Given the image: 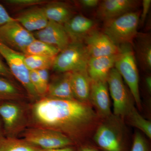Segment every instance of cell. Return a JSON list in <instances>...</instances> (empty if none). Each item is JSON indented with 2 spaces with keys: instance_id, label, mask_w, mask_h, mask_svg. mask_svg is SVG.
<instances>
[{
  "instance_id": "15",
  "label": "cell",
  "mask_w": 151,
  "mask_h": 151,
  "mask_svg": "<svg viewBox=\"0 0 151 151\" xmlns=\"http://www.w3.org/2000/svg\"><path fill=\"white\" fill-rule=\"evenodd\" d=\"M63 26L70 42H83L87 35L97 29L94 21L80 14L73 16Z\"/></svg>"
},
{
  "instance_id": "16",
  "label": "cell",
  "mask_w": 151,
  "mask_h": 151,
  "mask_svg": "<svg viewBox=\"0 0 151 151\" xmlns=\"http://www.w3.org/2000/svg\"><path fill=\"white\" fill-rule=\"evenodd\" d=\"M118 53L89 58L86 70L92 81H107L110 71L114 67Z\"/></svg>"
},
{
  "instance_id": "30",
  "label": "cell",
  "mask_w": 151,
  "mask_h": 151,
  "mask_svg": "<svg viewBox=\"0 0 151 151\" xmlns=\"http://www.w3.org/2000/svg\"><path fill=\"white\" fill-rule=\"evenodd\" d=\"M0 76L13 81L14 77L7 65L4 63L0 56Z\"/></svg>"
},
{
  "instance_id": "6",
  "label": "cell",
  "mask_w": 151,
  "mask_h": 151,
  "mask_svg": "<svg viewBox=\"0 0 151 151\" xmlns=\"http://www.w3.org/2000/svg\"><path fill=\"white\" fill-rule=\"evenodd\" d=\"M0 55L4 58L14 78L21 84L28 96L35 102L40 99L30 79V70L24 62V54L0 43Z\"/></svg>"
},
{
  "instance_id": "10",
  "label": "cell",
  "mask_w": 151,
  "mask_h": 151,
  "mask_svg": "<svg viewBox=\"0 0 151 151\" xmlns=\"http://www.w3.org/2000/svg\"><path fill=\"white\" fill-rule=\"evenodd\" d=\"M35 39L33 33L15 19L0 27V43L19 52L24 54L27 47Z\"/></svg>"
},
{
  "instance_id": "12",
  "label": "cell",
  "mask_w": 151,
  "mask_h": 151,
  "mask_svg": "<svg viewBox=\"0 0 151 151\" xmlns=\"http://www.w3.org/2000/svg\"><path fill=\"white\" fill-rule=\"evenodd\" d=\"M89 103L101 119L113 113L107 81H92Z\"/></svg>"
},
{
  "instance_id": "25",
  "label": "cell",
  "mask_w": 151,
  "mask_h": 151,
  "mask_svg": "<svg viewBox=\"0 0 151 151\" xmlns=\"http://www.w3.org/2000/svg\"><path fill=\"white\" fill-rule=\"evenodd\" d=\"M124 119L133 127L142 131L149 139H151V122L146 120L139 113L135 107Z\"/></svg>"
},
{
  "instance_id": "35",
  "label": "cell",
  "mask_w": 151,
  "mask_h": 151,
  "mask_svg": "<svg viewBox=\"0 0 151 151\" xmlns=\"http://www.w3.org/2000/svg\"><path fill=\"white\" fill-rule=\"evenodd\" d=\"M76 151H100L99 150L94 147L89 145V144H84L83 145L78 146V148L77 149Z\"/></svg>"
},
{
  "instance_id": "20",
  "label": "cell",
  "mask_w": 151,
  "mask_h": 151,
  "mask_svg": "<svg viewBox=\"0 0 151 151\" xmlns=\"http://www.w3.org/2000/svg\"><path fill=\"white\" fill-rule=\"evenodd\" d=\"M135 57L146 70L151 69V41L149 34L138 33L133 44Z\"/></svg>"
},
{
  "instance_id": "36",
  "label": "cell",
  "mask_w": 151,
  "mask_h": 151,
  "mask_svg": "<svg viewBox=\"0 0 151 151\" xmlns=\"http://www.w3.org/2000/svg\"><path fill=\"white\" fill-rule=\"evenodd\" d=\"M77 148L76 146L65 147L60 148L50 149V150H41L40 151H76Z\"/></svg>"
},
{
  "instance_id": "17",
  "label": "cell",
  "mask_w": 151,
  "mask_h": 151,
  "mask_svg": "<svg viewBox=\"0 0 151 151\" xmlns=\"http://www.w3.org/2000/svg\"><path fill=\"white\" fill-rule=\"evenodd\" d=\"M15 19L26 29L32 33L42 29L49 22L43 7H34L28 9Z\"/></svg>"
},
{
  "instance_id": "38",
  "label": "cell",
  "mask_w": 151,
  "mask_h": 151,
  "mask_svg": "<svg viewBox=\"0 0 151 151\" xmlns=\"http://www.w3.org/2000/svg\"><path fill=\"white\" fill-rule=\"evenodd\" d=\"M4 136V127L1 119L0 118V138Z\"/></svg>"
},
{
  "instance_id": "27",
  "label": "cell",
  "mask_w": 151,
  "mask_h": 151,
  "mask_svg": "<svg viewBox=\"0 0 151 151\" xmlns=\"http://www.w3.org/2000/svg\"><path fill=\"white\" fill-rule=\"evenodd\" d=\"M30 79L32 86L40 98L45 97L47 88L42 83L36 70H30Z\"/></svg>"
},
{
  "instance_id": "13",
  "label": "cell",
  "mask_w": 151,
  "mask_h": 151,
  "mask_svg": "<svg viewBox=\"0 0 151 151\" xmlns=\"http://www.w3.org/2000/svg\"><path fill=\"white\" fill-rule=\"evenodd\" d=\"M139 4L135 0H105L98 5L97 16L105 22L135 11Z\"/></svg>"
},
{
  "instance_id": "1",
  "label": "cell",
  "mask_w": 151,
  "mask_h": 151,
  "mask_svg": "<svg viewBox=\"0 0 151 151\" xmlns=\"http://www.w3.org/2000/svg\"><path fill=\"white\" fill-rule=\"evenodd\" d=\"M31 115L35 127L60 132L78 146L87 143L102 120L90 103L48 97L35 102Z\"/></svg>"
},
{
  "instance_id": "7",
  "label": "cell",
  "mask_w": 151,
  "mask_h": 151,
  "mask_svg": "<svg viewBox=\"0 0 151 151\" xmlns=\"http://www.w3.org/2000/svg\"><path fill=\"white\" fill-rule=\"evenodd\" d=\"M18 101L0 102V118L4 127V136L17 137L23 132L28 124V116L24 106Z\"/></svg>"
},
{
  "instance_id": "3",
  "label": "cell",
  "mask_w": 151,
  "mask_h": 151,
  "mask_svg": "<svg viewBox=\"0 0 151 151\" xmlns=\"http://www.w3.org/2000/svg\"><path fill=\"white\" fill-rule=\"evenodd\" d=\"M119 52L114 68L129 86L139 109L142 108L139 90V75L133 45L125 44L119 46Z\"/></svg>"
},
{
  "instance_id": "34",
  "label": "cell",
  "mask_w": 151,
  "mask_h": 151,
  "mask_svg": "<svg viewBox=\"0 0 151 151\" xmlns=\"http://www.w3.org/2000/svg\"><path fill=\"white\" fill-rule=\"evenodd\" d=\"M78 3L85 8H93L99 5L100 1L98 0H81Z\"/></svg>"
},
{
  "instance_id": "37",
  "label": "cell",
  "mask_w": 151,
  "mask_h": 151,
  "mask_svg": "<svg viewBox=\"0 0 151 151\" xmlns=\"http://www.w3.org/2000/svg\"><path fill=\"white\" fill-rule=\"evenodd\" d=\"M145 83L146 88L149 93L151 94V76H148L145 79Z\"/></svg>"
},
{
  "instance_id": "31",
  "label": "cell",
  "mask_w": 151,
  "mask_h": 151,
  "mask_svg": "<svg viewBox=\"0 0 151 151\" xmlns=\"http://www.w3.org/2000/svg\"><path fill=\"white\" fill-rule=\"evenodd\" d=\"M14 19V18L10 16L5 8L0 4V27Z\"/></svg>"
},
{
  "instance_id": "26",
  "label": "cell",
  "mask_w": 151,
  "mask_h": 151,
  "mask_svg": "<svg viewBox=\"0 0 151 151\" xmlns=\"http://www.w3.org/2000/svg\"><path fill=\"white\" fill-rule=\"evenodd\" d=\"M54 58L32 55L24 54V62L30 70L52 68Z\"/></svg>"
},
{
  "instance_id": "8",
  "label": "cell",
  "mask_w": 151,
  "mask_h": 151,
  "mask_svg": "<svg viewBox=\"0 0 151 151\" xmlns=\"http://www.w3.org/2000/svg\"><path fill=\"white\" fill-rule=\"evenodd\" d=\"M107 82L113 100V114L124 120L135 107L134 98L130 96L123 78L115 68L110 71Z\"/></svg>"
},
{
  "instance_id": "22",
  "label": "cell",
  "mask_w": 151,
  "mask_h": 151,
  "mask_svg": "<svg viewBox=\"0 0 151 151\" xmlns=\"http://www.w3.org/2000/svg\"><path fill=\"white\" fill-rule=\"evenodd\" d=\"M24 139L3 136L0 138V151H40Z\"/></svg>"
},
{
  "instance_id": "24",
  "label": "cell",
  "mask_w": 151,
  "mask_h": 151,
  "mask_svg": "<svg viewBox=\"0 0 151 151\" xmlns=\"http://www.w3.org/2000/svg\"><path fill=\"white\" fill-rule=\"evenodd\" d=\"M60 52L56 47L35 39L27 47L24 54L54 58Z\"/></svg>"
},
{
  "instance_id": "29",
  "label": "cell",
  "mask_w": 151,
  "mask_h": 151,
  "mask_svg": "<svg viewBox=\"0 0 151 151\" xmlns=\"http://www.w3.org/2000/svg\"><path fill=\"white\" fill-rule=\"evenodd\" d=\"M4 2L11 6L26 7L42 4L47 2L44 0H5Z\"/></svg>"
},
{
  "instance_id": "18",
  "label": "cell",
  "mask_w": 151,
  "mask_h": 151,
  "mask_svg": "<svg viewBox=\"0 0 151 151\" xmlns=\"http://www.w3.org/2000/svg\"><path fill=\"white\" fill-rule=\"evenodd\" d=\"M91 82L86 69L71 72L70 83L76 100L81 103H90Z\"/></svg>"
},
{
  "instance_id": "28",
  "label": "cell",
  "mask_w": 151,
  "mask_h": 151,
  "mask_svg": "<svg viewBox=\"0 0 151 151\" xmlns=\"http://www.w3.org/2000/svg\"><path fill=\"white\" fill-rule=\"evenodd\" d=\"M129 151H150L147 141L141 133L138 132L135 133Z\"/></svg>"
},
{
  "instance_id": "14",
  "label": "cell",
  "mask_w": 151,
  "mask_h": 151,
  "mask_svg": "<svg viewBox=\"0 0 151 151\" xmlns=\"http://www.w3.org/2000/svg\"><path fill=\"white\" fill-rule=\"evenodd\" d=\"M35 37L59 49L60 51L70 42L63 25L52 21L42 29L33 32Z\"/></svg>"
},
{
  "instance_id": "32",
  "label": "cell",
  "mask_w": 151,
  "mask_h": 151,
  "mask_svg": "<svg viewBox=\"0 0 151 151\" xmlns=\"http://www.w3.org/2000/svg\"><path fill=\"white\" fill-rule=\"evenodd\" d=\"M151 5V0H143L142 1V11L140 14L139 22L142 24L145 22L147 15L148 14Z\"/></svg>"
},
{
  "instance_id": "9",
  "label": "cell",
  "mask_w": 151,
  "mask_h": 151,
  "mask_svg": "<svg viewBox=\"0 0 151 151\" xmlns=\"http://www.w3.org/2000/svg\"><path fill=\"white\" fill-rule=\"evenodd\" d=\"M23 139L28 142L42 150L60 148L76 146L70 138L55 130L34 127L25 130Z\"/></svg>"
},
{
  "instance_id": "21",
  "label": "cell",
  "mask_w": 151,
  "mask_h": 151,
  "mask_svg": "<svg viewBox=\"0 0 151 151\" xmlns=\"http://www.w3.org/2000/svg\"><path fill=\"white\" fill-rule=\"evenodd\" d=\"M43 8L49 21L60 24H65L74 16L73 9L64 2H51L46 4Z\"/></svg>"
},
{
  "instance_id": "5",
  "label": "cell",
  "mask_w": 151,
  "mask_h": 151,
  "mask_svg": "<svg viewBox=\"0 0 151 151\" xmlns=\"http://www.w3.org/2000/svg\"><path fill=\"white\" fill-rule=\"evenodd\" d=\"M89 57L82 42H70L55 58L52 68L59 73L86 69Z\"/></svg>"
},
{
  "instance_id": "33",
  "label": "cell",
  "mask_w": 151,
  "mask_h": 151,
  "mask_svg": "<svg viewBox=\"0 0 151 151\" xmlns=\"http://www.w3.org/2000/svg\"><path fill=\"white\" fill-rule=\"evenodd\" d=\"M48 70V69H43L36 70L42 83L47 88L49 83L50 76Z\"/></svg>"
},
{
  "instance_id": "4",
  "label": "cell",
  "mask_w": 151,
  "mask_h": 151,
  "mask_svg": "<svg viewBox=\"0 0 151 151\" xmlns=\"http://www.w3.org/2000/svg\"><path fill=\"white\" fill-rule=\"evenodd\" d=\"M140 12L136 11L105 22L103 32L117 45L133 44L138 34Z\"/></svg>"
},
{
  "instance_id": "39",
  "label": "cell",
  "mask_w": 151,
  "mask_h": 151,
  "mask_svg": "<svg viewBox=\"0 0 151 151\" xmlns=\"http://www.w3.org/2000/svg\"><path fill=\"white\" fill-rule=\"evenodd\" d=\"M1 102V100H0V102Z\"/></svg>"
},
{
  "instance_id": "2",
  "label": "cell",
  "mask_w": 151,
  "mask_h": 151,
  "mask_svg": "<svg viewBox=\"0 0 151 151\" xmlns=\"http://www.w3.org/2000/svg\"><path fill=\"white\" fill-rule=\"evenodd\" d=\"M93 140L102 151H129L124 120L112 114L101 120L94 131Z\"/></svg>"
},
{
  "instance_id": "19",
  "label": "cell",
  "mask_w": 151,
  "mask_h": 151,
  "mask_svg": "<svg viewBox=\"0 0 151 151\" xmlns=\"http://www.w3.org/2000/svg\"><path fill=\"white\" fill-rule=\"evenodd\" d=\"M71 72L60 73L49 83L45 97L63 100H75L70 83Z\"/></svg>"
},
{
  "instance_id": "23",
  "label": "cell",
  "mask_w": 151,
  "mask_h": 151,
  "mask_svg": "<svg viewBox=\"0 0 151 151\" xmlns=\"http://www.w3.org/2000/svg\"><path fill=\"white\" fill-rule=\"evenodd\" d=\"M24 95L13 81L0 76V100L19 101Z\"/></svg>"
},
{
  "instance_id": "11",
  "label": "cell",
  "mask_w": 151,
  "mask_h": 151,
  "mask_svg": "<svg viewBox=\"0 0 151 151\" xmlns=\"http://www.w3.org/2000/svg\"><path fill=\"white\" fill-rule=\"evenodd\" d=\"M83 42L89 58L113 55L118 54L119 52V47L113 43L105 33L97 29L87 35Z\"/></svg>"
}]
</instances>
